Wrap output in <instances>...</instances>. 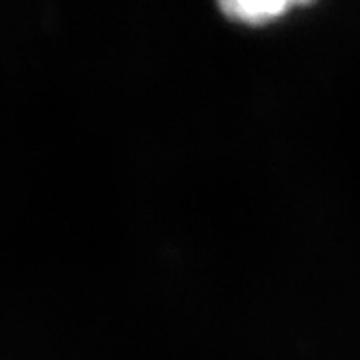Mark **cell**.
<instances>
[{
	"label": "cell",
	"instance_id": "obj_1",
	"mask_svg": "<svg viewBox=\"0 0 360 360\" xmlns=\"http://www.w3.org/2000/svg\"><path fill=\"white\" fill-rule=\"evenodd\" d=\"M220 6L231 18H236L240 22H248V25H262V22L272 20V18L286 13L295 4L284 2V0H270V2L260 0V2H222Z\"/></svg>",
	"mask_w": 360,
	"mask_h": 360
}]
</instances>
